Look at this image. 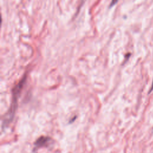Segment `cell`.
<instances>
[{"label":"cell","mask_w":153,"mask_h":153,"mask_svg":"<svg viewBox=\"0 0 153 153\" xmlns=\"http://www.w3.org/2000/svg\"><path fill=\"white\" fill-rule=\"evenodd\" d=\"M26 78V76H24V77L22 78V79L14 88V90L13 91L12 103H11V105L10 108L9 109L8 112L6 114L5 117L4 119L3 124H2L3 126L5 127L6 126L8 125V124L10 123H11V121L13 120V119L14 118V116L15 114V111H16V109L17 108V99L20 95V93L23 88V84L25 82Z\"/></svg>","instance_id":"cell-1"},{"label":"cell","mask_w":153,"mask_h":153,"mask_svg":"<svg viewBox=\"0 0 153 153\" xmlns=\"http://www.w3.org/2000/svg\"><path fill=\"white\" fill-rule=\"evenodd\" d=\"M50 140V138L48 137H45V136H42L39 138H38L36 142L34 143V145L35 149H38L41 147H43V146H46L49 142Z\"/></svg>","instance_id":"cell-2"},{"label":"cell","mask_w":153,"mask_h":153,"mask_svg":"<svg viewBox=\"0 0 153 153\" xmlns=\"http://www.w3.org/2000/svg\"><path fill=\"white\" fill-rule=\"evenodd\" d=\"M118 1V0H112V1H111V5H110V6H111V7H112V6L114 5L115 4H116L117 3Z\"/></svg>","instance_id":"cell-3"}]
</instances>
